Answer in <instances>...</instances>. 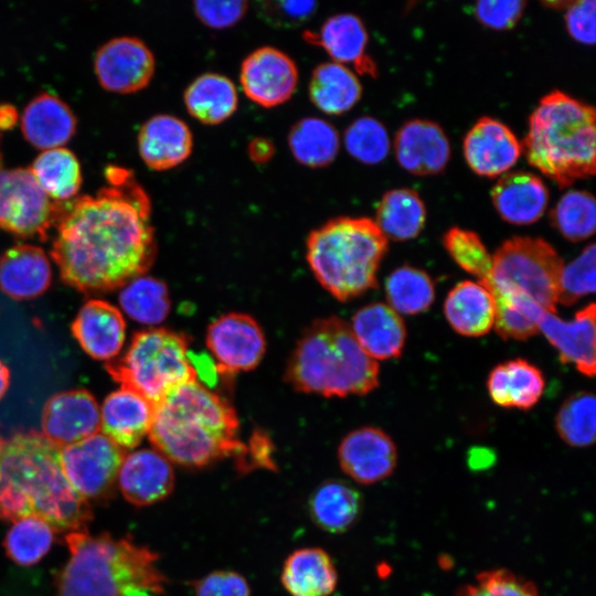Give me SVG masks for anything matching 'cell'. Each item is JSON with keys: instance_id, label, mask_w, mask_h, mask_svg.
<instances>
[{"instance_id": "6da1fadb", "label": "cell", "mask_w": 596, "mask_h": 596, "mask_svg": "<svg viewBox=\"0 0 596 596\" xmlns=\"http://www.w3.org/2000/svg\"><path fill=\"white\" fill-rule=\"evenodd\" d=\"M95 195L60 202L51 255L61 278L82 292H105L141 276L156 257L151 204L128 169L108 166Z\"/></svg>"}, {"instance_id": "7a4b0ae2", "label": "cell", "mask_w": 596, "mask_h": 596, "mask_svg": "<svg viewBox=\"0 0 596 596\" xmlns=\"http://www.w3.org/2000/svg\"><path fill=\"white\" fill-rule=\"evenodd\" d=\"M60 449L35 430L17 433L1 441V520L35 517L54 531H86L92 509L68 485Z\"/></svg>"}, {"instance_id": "3957f363", "label": "cell", "mask_w": 596, "mask_h": 596, "mask_svg": "<svg viewBox=\"0 0 596 596\" xmlns=\"http://www.w3.org/2000/svg\"><path fill=\"white\" fill-rule=\"evenodd\" d=\"M148 435L156 450L185 468L247 451L232 405L196 381L173 389L155 405Z\"/></svg>"}, {"instance_id": "277c9868", "label": "cell", "mask_w": 596, "mask_h": 596, "mask_svg": "<svg viewBox=\"0 0 596 596\" xmlns=\"http://www.w3.org/2000/svg\"><path fill=\"white\" fill-rule=\"evenodd\" d=\"M65 542L71 556L57 574L54 596H125L132 588L164 589L158 555L128 536L76 531L67 533Z\"/></svg>"}, {"instance_id": "5b68a950", "label": "cell", "mask_w": 596, "mask_h": 596, "mask_svg": "<svg viewBox=\"0 0 596 596\" xmlns=\"http://www.w3.org/2000/svg\"><path fill=\"white\" fill-rule=\"evenodd\" d=\"M379 363L338 317L315 320L292 351L286 380L297 391L326 397L365 395L379 386Z\"/></svg>"}, {"instance_id": "8992f818", "label": "cell", "mask_w": 596, "mask_h": 596, "mask_svg": "<svg viewBox=\"0 0 596 596\" xmlns=\"http://www.w3.org/2000/svg\"><path fill=\"white\" fill-rule=\"evenodd\" d=\"M529 163L566 188L595 174V109L553 91L541 98L522 143Z\"/></svg>"}, {"instance_id": "52a82bcc", "label": "cell", "mask_w": 596, "mask_h": 596, "mask_svg": "<svg viewBox=\"0 0 596 596\" xmlns=\"http://www.w3.org/2000/svg\"><path fill=\"white\" fill-rule=\"evenodd\" d=\"M387 238L369 217L339 216L311 231L306 258L320 285L340 301L376 287Z\"/></svg>"}, {"instance_id": "ba28073f", "label": "cell", "mask_w": 596, "mask_h": 596, "mask_svg": "<svg viewBox=\"0 0 596 596\" xmlns=\"http://www.w3.org/2000/svg\"><path fill=\"white\" fill-rule=\"evenodd\" d=\"M189 353L184 334L148 329L135 333L125 353L107 361L105 368L121 387L142 395L155 406L173 389L196 381Z\"/></svg>"}, {"instance_id": "9c48e42d", "label": "cell", "mask_w": 596, "mask_h": 596, "mask_svg": "<svg viewBox=\"0 0 596 596\" xmlns=\"http://www.w3.org/2000/svg\"><path fill=\"white\" fill-rule=\"evenodd\" d=\"M563 265L543 238L515 236L496 251L490 274L480 283L489 291L522 296L546 312H555Z\"/></svg>"}, {"instance_id": "30bf717a", "label": "cell", "mask_w": 596, "mask_h": 596, "mask_svg": "<svg viewBox=\"0 0 596 596\" xmlns=\"http://www.w3.org/2000/svg\"><path fill=\"white\" fill-rule=\"evenodd\" d=\"M60 202H53L29 168H0V227L21 237L45 240L56 224Z\"/></svg>"}, {"instance_id": "8fae6325", "label": "cell", "mask_w": 596, "mask_h": 596, "mask_svg": "<svg viewBox=\"0 0 596 596\" xmlns=\"http://www.w3.org/2000/svg\"><path fill=\"white\" fill-rule=\"evenodd\" d=\"M63 473L71 488L87 502L105 501L115 493L124 448L103 433L60 449Z\"/></svg>"}, {"instance_id": "7c38bea8", "label": "cell", "mask_w": 596, "mask_h": 596, "mask_svg": "<svg viewBox=\"0 0 596 596\" xmlns=\"http://www.w3.org/2000/svg\"><path fill=\"white\" fill-rule=\"evenodd\" d=\"M206 347L219 373L234 374L255 369L266 348L257 321L242 312H228L215 319L206 331Z\"/></svg>"}, {"instance_id": "4fadbf2b", "label": "cell", "mask_w": 596, "mask_h": 596, "mask_svg": "<svg viewBox=\"0 0 596 596\" xmlns=\"http://www.w3.org/2000/svg\"><path fill=\"white\" fill-rule=\"evenodd\" d=\"M155 57L138 38L119 36L96 52L94 68L99 84L107 91L128 94L145 88L155 73Z\"/></svg>"}, {"instance_id": "5bb4252c", "label": "cell", "mask_w": 596, "mask_h": 596, "mask_svg": "<svg viewBox=\"0 0 596 596\" xmlns=\"http://www.w3.org/2000/svg\"><path fill=\"white\" fill-rule=\"evenodd\" d=\"M240 82L252 102L270 108L292 96L298 84V70L295 61L285 52L262 46L244 58Z\"/></svg>"}, {"instance_id": "9a60e30c", "label": "cell", "mask_w": 596, "mask_h": 596, "mask_svg": "<svg viewBox=\"0 0 596 596\" xmlns=\"http://www.w3.org/2000/svg\"><path fill=\"white\" fill-rule=\"evenodd\" d=\"M342 471L356 483L369 486L389 478L397 466V448L384 430L363 426L347 434L338 448Z\"/></svg>"}, {"instance_id": "2e32d148", "label": "cell", "mask_w": 596, "mask_h": 596, "mask_svg": "<svg viewBox=\"0 0 596 596\" xmlns=\"http://www.w3.org/2000/svg\"><path fill=\"white\" fill-rule=\"evenodd\" d=\"M41 429L60 448L99 433L100 414L95 397L84 389L52 395L42 409Z\"/></svg>"}, {"instance_id": "e0dca14e", "label": "cell", "mask_w": 596, "mask_h": 596, "mask_svg": "<svg viewBox=\"0 0 596 596\" xmlns=\"http://www.w3.org/2000/svg\"><path fill=\"white\" fill-rule=\"evenodd\" d=\"M522 143L500 120L481 117L464 139V155L470 169L494 178L512 168L522 153Z\"/></svg>"}, {"instance_id": "ac0fdd59", "label": "cell", "mask_w": 596, "mask_h": 596, "mask_svg": "<svg viewBox=\"0 0 596 596\" xmlns=\"http://www.w3.org/2000/svg\"><path fill=\"white\" fill-rule=\"evenodd\" d=\"M117 481L124 498L147 507L168 498L174 488L171 461L156 449H139L125 456Z\"/></svg>"}, {"instance_id": "d6986e66", "label": "cell", "mask_w": 596, "mask_h": 596, "mask_svg": "<svg viewBox=\"0 0 596 596\" xmlns=\"http://www.w3.org/2000/svg\"><path fill=\"white\" fill-rule=\"evenodd\" d=\"M595 304L590 302L565 321L555 312H544L539 331L557 350L561 361L572 363L584 375L595 374Z\"/></svg>"}, {"instance_id": "ffe728a7", "label": "cell", "mask_w": 596, "mask_h": 596, "mask_svg": "<svg viewBox=\"0 0 596 596\" xmlns=\"http://www.w3.org/2000/svg\"><path fill=\"white\" fill-rule=\"evenodd\" d=\"M394 149L400 166L416 175L441 172L450 158L445 131L438 124L426 119L406 121L395 136Z\"/></svg>"}, {"instance_id": "44dd1931", "label": "cell", "mask_w": 596, "mask_h": 596, "mask_svg": "<svg viewBox=\"0 0 596 596\" xmlns=\"http://www.w3.org/2000/svg\"><path fill=\"white\" fill-rule=\"evenodd\" d=\"M71 329L81 348L96 360L115 359L125 342L126 323L121 312L99 299H91L81 307Z\"/></svg>"}, {"instance_id": "7402d4cb", "label": "cell", "mask_w": 596, "mask_h": 596, "mask_svg": "<svg viewBox=\"0 0 596 596\" xmlns=\"http://www.w3.org/2000/svg\"><path fill=\"white\" fill-rule=\"evenodd\" d=\"M191 129L182 119L168 114L149 118L138 134V151L152 170L163 171L184 162L192 152Z\"/></svg>"}, {"instance_id": "603a6c76", "label": "cell", "mask_w": 596, "mask_h": 596, "mask_svg": "<svg viewBox=\"0 0 596 596\" xmlns=\"http://www.w3.org/2000/svg\"><path fill=\"white\" fill-rule=\"evenodd\" d=\"M155 406L142 395L126 389L111 392L103 402V434L121 448H134L149 433Z\"/></svg>"}, {"instance_id": "cb8c5ba5", "label": "cell", "mask_w": 596, "mask_h": 596, "mask_svg": "<svg viewBox=\"0 0 596 596\" xmlns=\"http://www.w3.org/2000/svg\"><path fill=\"white\" fill-rule=\"evenodd\" d=\"M350 327L361 348L373 360L395 359L402 354L406 326L401 315L387 304L373 302L360 308Z\"/></svg>"}, {"instance_id": "d4e9b609", "label": "cell", "mask_w": 596, "mask_h": 596, "mask_svg": "<svg viewBox=\"0 0 596 596\" xmlns=\"http://www.w3.org/2000/svg\"><path fill=\"white\" fill-rule=\"evenodd\" d=\"M491 200L502 220L514 225H528L545 212L549 190L538 175L514 171L497 181L491 190Z\"/></svg>"}, {"instance_id": "484cf974", "label": "cell", "mask_w": 596, "mask_h": 596, "mask_svg": "<svg viewBox=\"0 0 596 596\" xmlns=\"http://www.w3.org/2000/svg\"><path fill=\"white\" fill-rule=\"evenodd\" d=\"M52 268L44 251L18 244L0 256V290L14 300H29L49 288Z\"/></svg>"}, {"instance_id": "4316f807", "label": "cell", "mask_w": 596, "mask_h": 596, "mask_svg": "<svg viewBox=\"0 0 596 596\" xmlns=\"http://www.w3.org/2000/svg\"><path fill=\"white\" fill-rule=\"evenodd\" d=\"M21 129L32 146L47 150L62 147L73 137L76 118L60 97L44 92L25 106L21 115Z\"/></svg>"}, {"instance_id": "83f0119b", "label": "cell", "mask_w": 596, "mask_h": 596, "mask_svg": "<svg viewBox=\"0 0 596 596\" xmlns=\"http://www.w3.org/2000/svg\"><path fill=\"white\" fill-rule=\"evenodd\" d=\"M545 380L541 370L524 359L496 365L489 373L487 390L494 404L528 411L542 397Z\"/></svg>"}, {"instance_id": "f1b7e54d", "label": "cell", "mask_w": 596, "mask_h": 596, "mask_svg": "<svg viewBox=\"0 0 596 596\" xmlns=\"http://www.w3.org/2000/svg\"><path fill=\"white\" fill-rule=\"evenodd\" d=\"M280 582L290 596H329L338 585V572L323 549L302 547L285 560Z\"/></svg>"}, {"instance_id": "f546056e", "label": "cell", "mask_w": 596, "mask_h": 596, "mask_svg": "<svg viewBox=\"0 0 596 596\" xmlns=\"http://www.w3.org/2000/svg\"><path fill=\"white\" fill-rule=\"evenodd\" d=\"M332 58L340 64H352L359 73L375 76V63L366 54L368 33L361 19L352 13L330 17L320 31L311 35Z\"/></svg>"}, {"instance_id": "4dcf8cb0", "label": "cell", "mask_w": 596, "mask_h": 596, "mask_svg": "<svg viewBox=\"0 0 596 596\" xmlns=\"http://www.w3.org/2000/svg\"><path fill=\"white\" fill-rule=\"evenodd\" d=\"M494 300L480 281L464 280L454 286L444 302L449 326L465 337H482L494 324Z\"/></svg>"}, {"instance_id": "1f68e13d", "label": "cell", "mask_w": 596, "mask_h": 596, "mask_svg": "<svg viewBox=\"0 0 596 596\" xmlns=\"http://www.w3.org/2000/svg\"><path fill=\"white\" fill-rule=\"evenodd\" d=\"M363 508L360 491L350 483L330 479L318 486L308 501L312 522L322 531L340 534L351 529Z\"/></svg>"}, {"instance_id": "d6a6232c", "label": "cell", "mask_w": 596, "mask_h": 596, "mask_svg": "<svg viewBox=\"0 0 596 596\" xmlns=\"http://www.w3.org/2000/svg\"><path fill=\"white\" fill-rule=\"evenodd\" d=\"M188 113L205 125H219L228 119L238 104L233 82L217 73H205L190 83L183 94Z\"/></svg>"}, {"instance_id": "836d02e7", "label": "cell", "mask_w": 596, "mask_h": 596, "mask_svg": "<svg viewBox=\"0 0 596 596\" xmlns=\"http://www.w3.org/2000/svg\"><path fill=\"white\" fill-rule=\"evenodd\" d=\"M362 86L356 75L337 62L319 64L309 82V97L322 113L341 115L361 98Z\"/></svg>"}, {"instance_id": "e575fe53", "label": "cell", "mask_w": 596, "mask_h": 596, "mask_svg": "<svg viewBox=\"0 0 596 596\" xmlns=\"http://www.w3.org/2000/svg\"><path fill=\"white\" fill-rule=\"evenodd\" d=\"M374 222L387 240H413L425 225L426 209L416 191L393 189L380 200Z\"/></svg>"}, {"instance_id": "d590c367", "label": "cell", "mask_w": 596, "mask_h": 596, "mask_svg": "<svg viewBox=\"0 0 596 596\" xmlns=\"http://www.w3.org/2000/svg\"><path fill=\"white\" fill-rule=\"evenodd\" d=\"M29 169L47 196L57 202L71 200L82 184L79 162L63 147L43 150Z\"/></svg>"}, {"instance_id": "8d00e7d4", "label": "cell", "mask_w": 596, "mask_h": 596, "mask_svg": "<svg viewBox=\"0 0 596 596\" xmlns=\"http://www.w3.org/2000/svg\"><path fill=\"white\" fill-rule=\"evenodd\" d=\"M288 146L295 159L301 164L322 168L334 160L340 139L336 128L327 120L306 117L290 129Z\"/></svg>"}, {"instance_id": "74e56055", "label": "cell", "mask_w": 596, "mask_h": 596, "mask_svg": "<svg viewBox=\"0 0 596 596\" xmlns=\"http://www.w3.org/2000/svg\"><path fill=\"white\" fill-rule=\"evenodd\" d=\"M118 300L120 308L129 318L148 326L162 322L171 308L166 284L143 275L123 286Z\"/></svg>"}, {"instance_id": "f35d334b", "label": "cell", "mask_w": 596, "mask_h": 596, "mask_svg": "<svg viewBox=\"0 0 596 596\" xmlns=\"http://www.w3.org/2000/svg\"><path fill=\"white\" fill-rule=\"evenodd\" d=\"M385 296L387 305L397 313L418 315L434 302L435 287L426 272L404 265L386 278Z\"/></svg>"}, {"instance_id": "ab89813d", "label": "cell", "mask_w": 596, "mask_h": 596, "mask_svg": "<svg viewBox=\"0 0 596 596\" xmlns=\"http://www.w3.org/2000/svg\"><path fill=\"white\" fill-rule=\"evenodd\" d=\"M54 530L44 520L26 517L13 521L3 540L6 555L20 566L39 563L50 551Z\"/></svg>"}, {"instance_id": "60d3db41", "label": "cell", "mask_w": 596, "mask_h": 596, "mask_svg": "<svg viewBox=\"0 0 596 596\" xmlns=\"http://www.w3.org/2000/svg\"><path fill=\"white\" fill-rule=\"evenodd\" d=\"M494 300L497 333L508 340H528L539 333V321L544 312L538 304L522 296L490 291Z\"/></svg>"}, {"instance_id": "b9f144b4", "label": "cell", "mask_w": 596, "mask_h": 596, "mask_svg": "<svg viewBox=\"0 0 596 596\" xmlns=\"http://www.w3.org/2000/svg\"><path fill=\"white\" fill-rule=\"evenodd\" d=\"M560 438L575 448L594 444L596 437V402L590 392L581 391L568 396L555 417Z\"/></svg>"}, {"instance_id": "7bdbcfd3", "label": "cell", "mask_w": 596, "mask_h": 596, "mask_svg": "<svg viewBox=\"0 0 596 596\" xmlns=\"http://www.w3.org/2000/svg\"><path fill=\"white\" fill-rule=\"evenodd\" d=\"M552 225L571 242H581L595 232L594 196L582 190L565 193L550 213Z\"/></svg>"}, {"instance_id": "ee69618b", "label": "cell", "mask_w": 596, "mask_h": 596, "mask_svg": "<svg viewBox=\"0 0 596 596\" xmlns=\"http://www.w3.org/2000/svg\"><path fill=\"white\" fill-rule=\"evenodd\" d=\"M344 146L356 160L375 164L390 151V138L385 127L371 116L355 119L344 131Z\"/></svg>"}, {"instance_id": "f6af8a7d", "label": "cell", "mask_w": 596, "mask_h": 596, "mask_svg": "<svg viewBox=\"0 0 596 596\" xmlns=\"http://www.w3.org/2000/svg\"><path fill=\"white\" fill-rule=\"evenodd\" d=\"M443 243L448 255L461 269L476 276L479 281L489 276L492 255L478 234L454 226L445 233Z\"/></svg>"}, {"instance_id": "bcb514c9", "label": "cell", "mask_w": 596, "mask_h": 596, "mask_svg": "<svg viewBox=\"0 0 596 596\" xmlns=\"http://www.w3.org/2000/svg\"><path fill=\"white\" fill-rule=\"evenodd\" d=\"M456 596H540L536 585L508 568L483 571Z\"/></svg>"}, {"instance_id": "7dc6e473", "label": "cell", "mask_w": 596, "mask_h": 596, "mask_svg": "<svg viewBox=\"0 0 596 596\" xmlns=\"http://www.w3.org/2000/svg\"><path fill=\"white\" fill-rule=\"evenodd\" d=\"M595 244L586 246L560 276L558 302L572 306L595 291Z\"/></svg>"}, {"instance_id": "c3c4849f", "label": "cell", "mask_w": 596, "mask_h": 596, "mask_svg": "<svg viewBox=\"0 0 596 596\" xmlns=\"http://www.w3.org/2000/svg\"><path fill=\"white\" fill-rule=\"evenodd\" d=\"M258 4L263 19L277 28L302 24L317 9L315 1H265Z\"/></svg>"}, {"instance_id": "681fc988", "label": "cell", "mask_w": 596, "mask_h": 596, "mask_svg": "<svg viewBox=\"0 0 596 596\" xmlns=\"http://www.w3.org/2000/svg\"><path fill=\"white\" fill-rule=\"evenodd\" d=\"M195 596H251L246 578L234 571H215L193 583Z\"/></svg>"}, {"instance_id": "f907efd6", "label": "cell", "mask_w": 596, "mask_h": 596, "mask_svg": "<svg viewBox=\"0 0 596 596\" xmlns=\"http://www.w3.org/2000/svg\"><path fill=\"white\" fill-rule=\"evenodd\" d=\"M247 2L230 1H195L194 12L198 19L213 29H225L236 24L245 14Z\"/></svg>"}, {"instance_id": "816d5d0a", "label": "cell", "mask_w": 596, "mask_h": 596, "mask_svg": "<svg viewBox=\"0 0 596 596\" xmlns=\"http://www.w3.org/2000/svg\"><path fill=\"white\" fill-rule=\"evenodd\" d=\"M525 4L521 0L479 1L475 6V15L488 28L508 30L518 23Z\"/></svg>"}, {"instance_id": "f5cc1de1", "label": "cell", "mask_w": 596, "mask_h": 596, "mask_svg": "<svg viewBox=\"0 0 596 596\" xmlns=\"http://www.w3.org/2000/svg\"><path fill=\"white\" fill-rule=\"evenodd\" d=\"M594 0L573 1L566 8L565 23L570 35L583 44L595 43Z\"/></svg>"}, {"instance_id": "db71d44e", "label": "cell", "mask_w": 596, "mask_h": 596, "mask_svg": "<svg viewBox=\"0 0 596 596\" xmlns=\"http://www.w3.org/2000/svg\"><path fill=\"white\" fill-rule=\"evenodd\" d=\"M18 111L13 105L0 104V129H11L18 121Z\"/></svg>"}, {"instance_id": "11a10c76", "label": "cell", "mask_w": 596, "mask_h": 596, "mask_svg": "<svg viewBox=\"0 0 596 596\" xmlns=\"http://www.w3.org/2000/svg\"><path fill=\"white\" fill-rule=\"evenodd\" d=\"M10 383V371L8 366L0 360V400L6 394Z\"/></svg>"}, {"instance_id": "9f6ffc18", "label": "cell", "mask_w": 596, "mask_h": 596, "mask_svg": "<svg viewBox=\"0 0 596 596\" xmlns=\"http://www.w3.org/2000/svg\"><path fill=\"white\" fill-rule=\"evenodd\" d=\"M125 596H150L147 590L132 588L128 590Z\"/></svg>"}, {"instance_id": "6f0895ef", "label": "cell", "mask_w": 596, "mask_h": 596, "mask_svg": "<svg viewBox=\"0 0 596 596\" xmlns=\"http://www.w3.org/2000/svg\"><path fill=\"white\" fill-rule=\"evenodd\" d=\"M1 441H2V439H1V437H0V444H1Z\"/></svg>"}]
</instances>
